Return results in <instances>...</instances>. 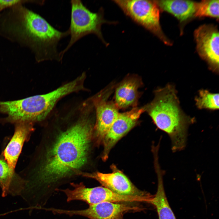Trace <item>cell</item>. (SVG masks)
Segmentation results:
<instances>
[{
	"instance_id": "1",
	"label": "cell",
	"mask_w": 219,
	"mask_h": 219,
	"mask_svg": "<svg viewBox=\"0 0 219 219\" xmlns=\"http://www.w3.org/2000/svg\"><path fill=\"white\" fill-rule=\"evenodd\" d=\"M91 113L82 109L75 121L57 130L47 144L41 140L19 173L24 181V192L33 201L47 204L60 186L83 172L93 134Z\"/></svg>"
},
{
	"instance_id": "2",
	"label": "cell",
	"mask_w": 219,
	"mask_h": 219,
	"mask_svg": "<svg viewBox=\"0 0 219 219\" xmlns=\"http://www.w3.org/2000/svg\"><path fill=\"white\" fill-rule=\"evenodd\" d=\"M153 100L144 107L158 128L169 136L173 152L185 148L187 130L195 119L181 109L174 85L168 84L155 92Z\"/></svg>"
},
{
	"instance_id": "3",
	"label": "cell",
	"mask_w": 219,
	"mask_h": 219,
	"mask_svg": "<svg viewBox=\"0 0 219 219\" xmlns=\"http://www.w3.org/2000/svg\"><path fill=\"white\" fill-rule=\"evenodd\" d=\"M71 4V21L68 29L71 38L66 47L60 52L62 59L64 54L82 38L89 34L96 35L105 45L101 31L102 25L105 23H114L104 18L103 9L100 8L98 12H94L85 6L81 0H72Z\"/></svg>"
},
{
	"instance_id": "4",
	"label": "cell",
	"mask_w": 219,
	"mask_h": 219,
	"mask_svg": "<svg viewBox=\"0 0 219 219\" xmlns=\"http://www.w3.org/2000/svg\"><path fill=\"white\" fill-rule=\"evenodd\" d=\"M124 13L168 45L171 44L160 23L159 9L155 0H114Z\"/></svg>"
},
{
	"instance_id": "5",
	"label": "cell",
	"mask_w": 219,
	"mask_h": 219,
	"mask_svg": "<svg viewBox=\"0 0 219 219\" xmlns=\"http://www.w3.org/2000/svg\"><path fill=\"white\" fill-rule=\"evenodd\" d=\"M134 203L104 202L90 205L84 209L56 208L54 212L56 214L79 216L89 219H124V214L127 213L144 210L142 207L134 204Z\"/></svg>"
},
{
	"instance_id": "6",
	"label": "cell",
	"mask_w": 219,
	"mask_h": 219,
	"mask_svg": "<svg viewBox=\"0 0 219 219\" xmlns=\"http://www.w3.org/2000/svg\"><path fill=\"white\" fill-rule=\"evenodd\" d=\"M219 35L217 27L212 24L201 25L194 32L198 54L207 62L210 69L217 73L219 71Z\"/></svg>"
},
{
	"instance_id": "7",
	"label": "cell",
	"mask_w": 219,
	"mask_h": 219,
	"mask_svg": "<svg viewBox=\"0 0 219 219\" xmlns=\"http://www.w3.org/2000/svg\"><path fill=\"white\" fill-rule=\"evenodd\" d=\"M112 172H82L84 177L92 178L117 194L123 196L148 197L151 195L137 188L121 172L114 167Z\"/></svg>"
},
{
	"instance_id": "8",
	"label": "cell",
	"mask_w": 219,
	"mask_h": 219,
	"mask_svg": "<svg viewBox=\"0 0 219 219\" xmlns=\"http://www.w3.org/2000/svg\"><path fill=\"white\" fill-rule=\"evenodd\" d=\"M109 94L105 95V92H101L91 99L95 108L96 117L93 136L98 144L103 142L119 113V108L115 103L108 100Z\"/></svg>"
},
{
	"instance_id": "9",
	"label": "cell",
	"mask_w": 219,
	"mask_h": 219,
	"mask_svg": "<svg viewBox=\"0 0 219 219\" xmlns=\"http://www.w3.org/2000/svg\"><path fill=\"white\" fill-rule=\"evenodd\" d=\"M144 112V107H135L130 111L119 113L103 141L104 149L102 158L103 160L107 159L110 150L117 142L135 125Z\"/></svg>"
},
{
	"instance_id": "10",
	"label": "cell",
	"mask_w": 219,
	"mask_h": 219,
	"mask_svg": "<svg viewBox=\"0 0 219 219\" xmlns=\"http://www.w3.org/2000/svg\"><path fill=\"white\" fill-rule=\"evenodd\" d=\"M14 124L13 135L1 153L13 175L16 173V166L23 144L29 141L35 129L34 123L31 122H19Z\"/></svg>"
},
{
	"instance_id": "11",
	"label": "cell",
	"mask_w": 219,
	"mask_h": 219,
	"mask_svg": "<svg viewBox=\"0 0 219 219\" xmlns=\"http://www.w3.org/2000/svg\"><path fill=\"white\" fill-rule=\"evenodd\" d=\"M142 83L139 77L132 75L119 84L115 90L114 102L119 109L136 107L139 97L138 89Z\"/></svg>"
},
{
	"instance_id": "12",
	"label": "cell",
	"mask_w": 219,
	"mask_h": 219,
	"mask_svg": "<svg viewBox=\"0 0 219 219\" xmlns=\"http://www.w3.org/2000/svg\"><path fill=\"white\" fill-rule=\"evenodd\" d=\"M0 187L2 196H21L24 188V182L19 174L13 175L2 155H0Z\"/></svg>"
},
{
	"instance_id": "13",
	"label": "cell",
	"mask_w": 219,
	"mask_h": 219,
	"mask_svg": "<svg viewBox=\"0 0 219 219\" xmlns=\"http://www.w3.org/2000/svg\"><path fill=\"white\" fill-rule=\"evenodd\" d=\"M158 181V188L155 194L153 196L149 203L155 207L159 219H176L168 202L165 193L163 176L164 172L159 163H155Z\"/></svg>"
},
{
	"instance_id": "14",
	"label": "cell",
	"mask_w": 219,
	"mask_h": 219,
	"mask_svg": "<svg viewBox=\"0 0 219 219\" xmlns=\"http://www.w3.org/2000/svg\"><path fill=\"white\" fill-rule=\"evenodd\" d=\"M159 9L168 12L180 22L194 16L196 2L182 0H155Z\"/></svg>"
},
{
	"instance_id": "15",
	"label": "cell",
	"mask_w": 219,
	"mask_h": 219,
	"mask_svg": "<svg viewBox=\"0 0 219 219\" xmlns=\"http://www.w3.org/2000/svg\"><path fill=\"white\" fill-rule=\"evenodd\" d=\"M196 105L200 109L216 110L219 109V94L212 93L207 89L199 91L195 99Z\"/></svg>"
},
{
	"instance_id": "16",
	"label": "cell",
	"mask_w": 219,
	"mask_h": 219,
	"mask_svg": "<svg viewBox=\"0 0 219 219\" xmlns=\"http://www.w3.org/2000/svg\"><path fill=\"white\" fill-rule=\"evenodd\" d=\"M219 0H204L196 3L194 16L219 19Z\"/></svg>"
},
{
	"instance_id": "17",
	"label": "cell",
	"mask_w": 219,
	"mask_h": 219,
	"mask_svg": "<svg viewBox=\"0 0 219 219\" xmlns=\"http://www.w3.org/2000/svg\"><path fill=\"white\" fill-rule=\"evenodd\" d=\"M34 4L41 5V0H0V13L4 10L19 4Z\"/></svg>"
}]
</instances>
